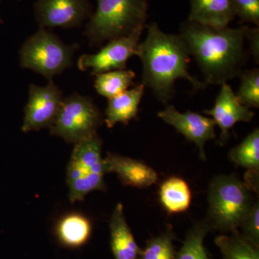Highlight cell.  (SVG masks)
<instances>
[{"mask_svg":"<svg viewBox=\"0 0 259 259\" xmlns=\"http://www.w3.org/2000/svg\"><path fill=\"white\" fill-rule=\"evenodd\" d=\"M159 200L170 214L185 212L192 202V192L183 179L172 177L165 180L159 189Z\"/></svg>","mask_w":259,"mask_h":259,"instance_id":"ac0fdd59","label":"cell"},{"mask_svg":"<svg viewBox=\"0 0 259 259\" xmlns=\"http://www.w3.org/2000/svg\"><path fill=\"white\" fill-rule=\"evenodd\" d=\"M158 117L194 143L198 148L199 158L206 161L204 146L215 138L216 124L211 117L192 111L180 112L171 105L158 112Z\"/></svg>","mask_w":259,"mask_h":259,"instance_id":"8fae6325","label":"cell"},{"mask_svg":"<svg viewBox=\"0 0 259 259\" xmlns=\"http://www.w3.org/2000/svg\"><path fill=\"white\" fill-rule=\"evenodd\" d=\"M95 88L97 93L107 99L117 96L134 84L136 74L131 70L120 69L96 75Z\"/></svg>","mask_w":259,"mask_h":259,"instance_id":"7402d4cb","label":"cell"},{"mask_svg":"<svg viewBox=\"0 0 259 259\" xmlns=\"http://www.w3.org/2000/svg\"><path fill=\"white\" fill-rule=\"evenodd\" d=\"M228 158L237 166L246 168L250 175H258L259 129L253 130L241 144L232 148Z\"/></svg>","mask_w":259,"mask_h":259,"instance_id":"ffe728a7","label":"cell"},{"mask_svg":"<svg viewBox=\"0 0 259 259\" xmlns=\"http://www.w3.org/2000/svg\"><path fill=\"white\" fill-rule=\"evenodd\" d=\"M239 76L241 83L236 93L238 101L248 108H258L259 70H243Z\"/></svg>","mask_w":259,"mask_h":259,"instance_id":"cb8c5ba5","label":"cell"},{"mask_svg":"<svg viewBox=\"0 0 259 259\" xmlns=\"http://www.w3.org/2000/svg\"><path fill=\"white\" fill-rule=\"evenodd\" d=\"M77 49V44L66 45L55 34L40 28L20 49V66L52 81L54 76L72 65Z\"/></svg>","mask_w":259,"mask_h":259,"instance_id":"8992f818","label":"cell"},{"mask_svg":"<svg viewBox=\"0 0 259 259\" xmlns=\"http://www.w3.org/2000/svg\"><path fill=\"white\" fill-rule=\"evenodd\" d=\"M190 1V21L214 28H226L236 17L231 0Z\"/></svg>","mask_w":259,"mask_h":259,"instance_id":"9a60e30c","label":"cell"},{"mask_svg":"<svg viewBox=\"0 0 259 259\" xmlns=\"http://www.w3.org/2000/svg\"><path fill=\"white\" fill-rule=\"evenodd\" d=\"M110 246L115 259H138L141 248L127 224L122 204L115 206L110 221Z\"/></svg>","mask_w":259,"mask_h":259,"instance_id":"5bb4252c","label":"cell"},{"mask_svg":"<svg viewBox=\"0 0 259 259\" xmlns=\"http://www.w3.org/2000/svg\"><path fill=\"white\" fill-rule=\"evenodd\" d=\"M102 146V140L97 134L74 144L66 168V183L71 202L82 201L93 191L106 189L105 175L107 173Z\"/></svg>","mask_w":259,"mask_h":259,"instance_id":"5b68a950","label":"cell"},{"mask_svg":"<svg viewBox=\"0 0 259 259\" xmlns=\"http://www.w3.org/2000/svg\"><path fill=\"white\" fill-rule=\"evenodd\" d=\"M175 232L171 226H168L165 231L148 240L146 246L141 248L138 259H175Z\"/></svg>","mask_w":259,"mask_h":259,"instance_id":"603a6c76","label":"cell"},{"mask_svg":"<svg viewBox=\"0 0 259 259\" xmlns=\"http://www.w3.org/2000/svg\"><path fill=\"white\" fill-rule=\"evenodd\" d=\"M236 16L244 23L259 25V0H231Z\"/></svg>","mask_w":259,"mask_h":259,"instance_id":"484cf974","label":"cell"},{"mask_svg":"<svg viewBox=\"0 0 259 259\" xmlns=\"http://www.w3.org/2000/svg\"><path fill=\"white\" fill-rule=\"evenodd\" d=\"M203 112L210 116L221 129L219 139L221 145L226 144L229 139L230 131L233 126L239 122H250L255 115L254 112L238 101L236 93L228 83L221 85L214 106Z\"/></svg>","mask_w":259,"mask_h":259,"instance_id":"7c38bea8","label":"cell"},{"mask_svg":"<svg viewBox=\"0 0 259 259\" xmlns=\"http://www.w3.org/2000/svg\"><path fill=\"white\" fill-rule=\"evenodd\" d=\"M242 236L259 247V202L254 201L251 208L238 228Z\"/></svg>","mask_w":259,"mask_h":259,"instance_id":"d4e9b609","label":"cell"},{"mask_svg":"<svg viewBox=\"0 0 259 259\" xmlns=\"http://www.w3.org/2000/svg\"><path fill=\"white\" fill-rule=\"evenodd\" d=\"M230 233V236L222 235L214 240L223 259H259V247L245 239L238 230Z\"/></svg>","mask_w":259,"mask_h":259,"instance_id":"d6986e66","label":"cell"},{"mask_svg":"<svg viewBox=\"0 0 259 259\" xmlns=\"http://www.w3.org/2000/svg\"><path fill=\"white\" fill-rule=\"evenodd\" d=\"M84 35L93 45L126 36L146 27L148 0H97Z\"/></svg>","mask_w":259,"mask_h":259,"instance_id":"277c9868","label":"cell"},{"mask_svg":"<svg viewBox=\"0 0 259 259\" xmlns=\"http://www.w3.org/2000/svg\"><path fill=\"white\" fill-rule=\"evenodd\" d=\"M63 99L62 92L52 81H49L46 87L30 85L22 131L27 133L50 128L59 113Z\"/></svg>","mask_w":259,"mask_h":259,"instance_id":"9c48e42d","label":"cell"},{"mask_svg":"<svg viewBox=\"0 0 259 259\" xmlns=\"http://www.w3.org/2000/svg\"><path fill=\"white\" fill-rule=\"evenodd\" d=\"M211 231L204 220L194 223L186 235L185 241L175 259H211L204 246V238Z\"/></svg>","mask_w":259,"mask_h":259,"instance_id":"44dd1931","label":"cell"},{"mask_svg":"<svg viewBox=\"0 0 259 259\" xmlns=\"http://www.w3.org/2000/svg\"><path fill=\"white\" fill-rule=\"evenodd\" d=\"M248 26L214 28L187 20L180 35L203 75L204 84L222 85L239 76L248 54L245 48Z\"/></svg>","mask_w":259,"mask_h":259,"instance_id":"6da1fadb","label":"cell"},{"mask_svg":"<svg viewBox=\"0 0 259 259\" xmlns=\"http://www.w3.org/2000/svg\"><path fill=\"white\" fill-rule=\"evenodd\" d=\"M208 209L204 221L211 231L231 233L238 230L253 201L248 185L236 175H221L209 183Z\"/></svg>","mask_w":259,"mask_h":259,"instance_id":"3957f363","label":"cell"},{"mask_svg":"<svg viewBox=\"0 0 259 259\" xmlns=\"http://www.w3.org/2000/svg\"><path fill=\"white\" fill-rule=\"evenodd\" d=\"M91 233V222L80 213L66 214L56 227V234L59 242L69 248L82 246L88 243Z\"/></svg>","mask_w":259,"mask_h":259,"instance_id":"e0dca14e","label":"cell"},{"mask_svg":"<svg viewBox=\"0 0 259 259\" xmlns=\"http://www.w3.org/2000/svg\"><path fill=\"white\" fill-rule=\"evenodd\" d=\"M35 13L44 28L79 27L93 14L90 0H37Z\"/></svg>","mask_w":259,"mask_h":259,"instance_id":"30bf717a","label":"cell"},{"mask_svg":"<svg viewBox=\"0 0 259 259\" xmlns=\"http://www.w3.org/2000/svg\"><path fill=\"white\" fill-rule=\"evenodd\" d=\"M104 117L91 98L74 94L63 99L51 134L75 144L97 134Z\"/></svg>","mask_w":259,"mask_h":259,"instance_id":"52a82bcc","label":"cell"},{"mask_svg":"<svg viewBox=\"0 0 259 259\" xmlns=\"http://www.w3.org/2000/svg\"><path fill=\"white\" fill-rule=\"evenodd\" d=\"M104 160L107 173L115 174L123 185L145 189L158 182L157 172L144 162L113 153H107Z\"/></svg>","mask_w":259,"mask_h":259,"instance_id":"4fadbf2b","label":"cell"},{"mask_svg":"<svg viewBox=\"0 0 259 259\" xmlns=\"http://www.w3.org/2000/svg\"><path fill=\"white\" fill-rule=\"evenodd\" d=\"M145 88L143 83H140L131 90L108 99L104 121L109 128L117 123L127 125L137 116Z\"/></svg>","mask_w":259,"mask_h":259,"instance_id":"2e32d148","label":"cell"},{"mask_svg":"<svg viewBox=\"0 0 259 259\" xmlns=\"http://www.w3.org/2000/svg\"><path fill=\"white\" fill-rule=\"evenodd\" d=\"M148 34L140 42L136 55L142 62V83L155 97L167 105L175 93L177 80L185 79L194 90H203L206 85L189 72L190 53L179 34L166 33L156 23L148 25Z\"/></svg>","mask_w":259,"mask_h":259,"instance_id":"7a4b0ae2","label":"cell"},{"mask_svg":"<svg viewBox=\"0 0 259 259\" xmlns=\"http://www.w3.org/2000/svg\"><path fill=\"white\" fill-rule=\"evenodd\" d=\"M0 2H1V0H0ZM0 22H1V18H0Z\"/></svg>","mask_w":259,"mask_h":259,"instance_id":"83f0119b","label":"cell"},{"mask_svg":"<svg viewBox=\"0 0 259 259\" xmlns=\"http://www.w3.org/2000/svg\"><path fill=\"white\" fill-rule=\"evenodd\" d=\"M245 39L249 41L250 54L257 64L259 62V29L258 27L250 28L248 27L245 33Z\"/></svg>","mask_w":259,"mask_h":259,"instance_id":"4316f807","label":"cell"},{"mask_svg":"<svg viewBox=\"0 0 259 259\" xmlns=\"http://www.w3.org/2000/svg\"><path fill=\"white\" fill-rule=\"evenodd\" d=\"M144 30V28L139 29L126 36L110 40L97 54L80 56L78 67L81 71L92 69L93 75L126 69L127 61L133 56L136 55Z\"/></svg>","mask_w":259,"mask_h":259,"instance_id":"ba28073f","label":"cell"}]
</instances>
